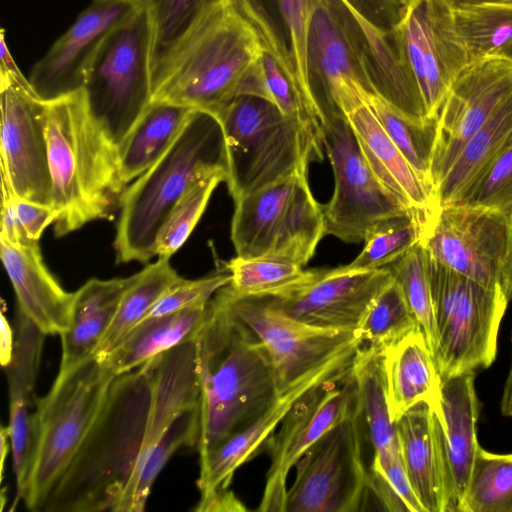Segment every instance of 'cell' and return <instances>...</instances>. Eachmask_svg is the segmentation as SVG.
<instances>
[{"instance_id": "cell-1", "label": "cell", "mask_w": 512, "mask_h": 512, "mask_svg": "<svg viewBox=\"0 0 512 512\" xmlns=\"http://www.w3.org/2000/svg\"><path fill=\"white\" fill-rule=\"evenodd\" d=\"M147 363L112 381L102 408L43 512H122L162 431L152 420Z\"/></svg>"}, {"instance_id": "cell-2", "label": "cell", "mask_w": 512, "mask_h": 512, "mask_svg": "<svg viewBox=\"0 0 512 512\" xmlns=\"http://www.w3.org/2000/svg\"><path fill=\"white\" fill-rule=\"evenodd\" d=\"M267 49L238 0H214L152 69L153 99L201 110L217 119L237 97L247 69Z\"/></svg>"}, {"instance_id": "cell-3", "label": "cell", "mask_w": 512, "mask_h": 512, "mask_svg": "<svg viewBox=\"0 0 512 512\" xmlns=\"http://www.w3.org/2000/svg\"><path fill=\"white\" fill-rule=\"evenodd\" d=\"M195 339L200 385V457L252 423L277 397L272 367L255 334L215 294Z\"/></svg>"}, {"instance_id": "cell-4", "label": "cell", "mask_w": 512, "mask_h": 512, "mask_svg": "<svg viewBox=\"0 0 512 512\" xmlns=\"http://www.w3.org/2000/svg\"><path fill=\"white\" fill-rule=\"evenodd\" d=\"M54 233L110 218L124 192L118 146L91 113L83 89L46 101Z\"/></svg>"}, {"instance_id": "cell-5", "label": "cell", "mask_w": 512, "mask_h": 512, "mask_svg": "<svg viewBox=\"0 0 512 512\" xmlns=\"http://www.w3.org/2000/svg\"><path fill=\"white\" fill-rule=\"evenodd\" d=\"M226 175L221 124L193 110L169 149L121 195L114 249L117 263H146L156 256V240L171 210L197 182Z\"/></svg>"}, {"instance_id": "cell-6", "label": "cell", "mask_w": 512, "mask_h": 512, "mask_svg": "<svg viewBox=\"0 0 512 512\" xmlns=\"http://www.w3.org/2000/svg\"><path fill=\"white\" fill-rule=\"evenodd\" d=\"M117 375L99 356L58 373L33 413V450L22 500L43 512L93 426Z\"/></svg>"}, {"instance_id": "cell-7", "label": "cell", "mask_w": 512, "mask_h": 512, "mask_svg": "<svg viewBox=\"0 0 512 512\" xmlns=\"http://www.w3.org/2000/svg\"><path fill=\"white\" fill-rule=\"evenodd\" d=\"M226 180L234 201L295 174H307L317 153L303 128L264 98L236 97L218 118Z\"/></svg>"}, {"instance_id": "cell-8", "label": "cell", "mask_w": 512, "mask_h": 512, "mask_svg": "<svg viewBox=\"0 0 512 512\" xmlns=\"http://www.w3.org/2000/svg\"><path fill=\"white\" fill-rule=\"evenodd\" d=\"M231 240L236 256L274 257L306 265L325 236L323 207L307 174H295L236 201Z\"/></svg>"}, {"instance_id": "cell-9", "label": "cell", "mask_w": 512, "mask_h": 512, "mask_svg": "<svg viewBox=\"0 0 512 512\" xmlns=\"http://www.w3.org/2000/svg\"><path fill=\"white\" fill-rule=\"evenodd\" d=\"M428 264L441 379L489 367L509 298L503 290L489 289L429 256Z\"/></svg>"}, {"instance_id": "cell-10", "label": "cell", "mask_w": 512, "mask_h": 512, "mask_svg": "<svg viewBox=\"0 0 512 512\" xmlns=\"http://www.w3.org/2000/svg\"><path fill=\"white\" fill-rule=\"evenodd\" d=\"M153 29L142 6L104 40L83 87L88 107L119 146L153 99Z\"/></svg>"}, {"instance_id": "cell-11", "label": "cell", "mask_w": 512, "mask_h": 512, "mask_svg": "<svg viewBox=\"0 0 512 512\" xmlns=\"http://www.w3.org/2000/svg\"><path fill=\"white\" fill-rule=\"evenodd\" d=\"M308 66L322 122L328 116L348 114L376 94L367 37L343 0H315Z\"/></svg>"}, {"instance_id": "cell-12", "label": "cell", "mask_w": 512, "mask_h": 512, "mask_svg": "<svg viewBox=\"0 0 512 512\" xmlns=\"http://www.w3.org/2000/svg\"><path fill=\"white\" fill-rule=\"evenodd\" d=\"M322 134L335 180L332 198L323 207L325 235L358 243L386 222L418 211L379 180L345 115L326 117Z\"/></svg>"}, {"instance_id": "cell-13", "label": "cell", "mask_w": 512, "mask_h": 512, "mask_svg": "<svg viewBox=\"0 0 512 512\" xmlns=\"http://www.w3.org/2000/svg\"><path fill=\"white\" fill-rule=\"evenodd\" d=\"M510 242L509 213L459 203L438 205L426 221L421 238L434 261L489 289L504 292Z\"/></svg>"}, {"instance_id": "cell-14", "label": "cell", "mask_w": 512, "mask_h": 512, "mask_svg": "<svg viewBox=\"0 0 512 512\" xmlns=\"http://www.w3.org/2000/svg\"><path fill=\"white\" fill-rule=\"evenodd\" d=\"M362 409L317 440L297 461L284 512H358L369 490L361 448Z\"/></svg>"}, {"instance_id": "cell-15", "label": "cell", "mask_w": 512, "mask_h": 512, "mask_svg": "<svg viewBox=\"0 0 512 512\" xmlns=\"http://www.w3.org/2000/svg\"><path fill=\"white\" fill-rule=\"evenodd\" d=\"M217 296L262 343L278 394L341 351L362 343L356 330H334L299 321L268 296H239L228 285Z\"/></svg>"}, {"instance_id": "cell-16", "label": "cell", "mask_w": 512, "mask_h": 512, "mask_svg": "<svg viewBox=\"0 0 512 512\" xmlns=\"http://www.w3.org/2000/svg\"><path fill=\"white\" fill-rule=\"evenodd\" d=\"M359 410L360 395L352 367L304 393L288 411L267 446L271 464L256 510L284 512L290 470L328 430Z\"/></svg>"}, {"instance_id": "cell-17", "label": "cell", "mask_w": 512, "mask_h": 512, "mask_svg": "<svg viewBox=\"0 0 512 512\" xmlns=\"http://www.w3.org/2000/svg\"><path fill=\"white\" fill-rule=\"evenodd\" d=\"M395 35L429 118H437L451 84L470 64L452 4L449 0H410Z\"/></svg>"}, {"instance_id": "cell-18", "label": "cell", "mask_w": 512, "mask_h": 512, "mask_svg": "<svg viewBox=\"0 0 512 512\" xmlns=\"http://www.w3.org/2000/svg\"><path fill=\"white\" fill-rule=\"evenodd\" d=\"M2 196L51 206L46 100L32 85L0 82Z\"/></svg>"}, {"instance_id": "cell-19", "label": "cell", "mask_w": 512, "mask_h": 512, "mask_svg": "<svg viewBox=\"0 0 512 512\" xmlns=\"http://www.w3.org/2000/svg\"><path fill=\"white\" fill-rule=\"evenodd\" d=\"M511 92L512 62L499 56L471 62L456 77L437 117L431 168L434 192L468 141Z\"/></svg>"}, {"instance_id": "cell-20", "label": "cell", "mask_w": 512, "mask_h": 512, "mask_svg": "<svg viewBox=\"0 0 512 512\" xmlns=\"http://www.w3.org/2000/svg\"><path fill=\"white\" fill-rule=\"evenodd\" d=\"M392 278L387 266L371 270H352L345 265L312 269L295 286L268 297L276 307L299 321L353 331Z\"/></svg>"}, {"instance_id": "cell-21", "label": "cell", "mask_w": 512, "mask_h": 512, "mask_svg": "<svg viewBox=\"0 0 512 512\" xmlns=\"http://www.w3.org/2000/svg\"><path fill=\"white\" fill-rule=\"evenodd\" d=\"M142 6L140 0H92L31 68L37 94L49 101L82 90L104 40Z\"/></svg>"}, {"instance_id": "cell-22", "label": "cell", "mask_w": 512, "mask_h": 512, "mask_svg": "<svg viewBox=\"0 0 512 512\" xmlns=\"http://www.w3.org/2000/svg\"><path fill=\"white\" fill-rule=\"evenodd\" d=\"M361 344L351 346L301 376L240 432L200 457L197 486L201 495L229 487L236 470L267 446L293 404L316 385L348 371Z\"/></svg>"}, {"instance_id": "cell-23", "label": "cell", "mask_w": 512, "mask_h": 512, "mask_svg": "<svg viewBox=\"0 0 512 512\" xmlns=\"http://www.w3.org/2000/svg\"><path fill=\"white\" fill-rule=\"evenodd\" d=\"M442 417L433 410L434 434L446 496L447 512H463L475 455L479 403L474 372L442 380Z\"/></svg>"}, {"instance_id": "cell-24", "label": "cell", "mask_w": 512, "mask_h": 512, "mask_svg": "<svg viewBox=\"0 0 512 512\" xmlns=\"http://www.w3.org/2000/svg\"><path fill=\"white\" fill-rule=\"evenodd\" d=\"M13 357L4 370L8 382L9 427L13 471L16 479L14 506L23 498L33 450L32 400L38 377L44 334L31 319L17 309Z\"/></svg>"}, {"instance_id": "cell-25", "label": "cell", "mask_w": 512, "mask_h": 512, "mask_svg": "<svg viewBox=\"0 0 512 512\" xmlns=\"http://www.w3.org/2000/svg\"><path fill=\"white\" fill-rule=\"evenodd\" d=\"M0 255L18 309L47 336L67 331L74 292L66 291L48 270L40 246H16L0 240Z\"/></svg>"}, {"instance_id": "cell-26", "label": "cell", "mask_w": 512, "mask_h": 512, "mask_svg": "<svg viewBox=\"0 0 512 512\" xmlns=\"http://www.w3.org/2000/svg\"><path fill=\"white\" fill-rule=\"evenodd\" d=\"M382 367L392 422L422 402L442 414V379L419 326L382 352Z\"/></svg>"}, {"instance_id": "cell-27", "label": "cell", "mask_w": 512, "mask_h": 512, "mask_svg": "<svg viewBox=\"0 0 512 512\" xmlns=\"http://www.w3.org/2000/svg\"><path fill=\"white\" fill-rule=\"evenodd\" d=\"M134 274L86 281L74 292L70 324L61 337L60 374L93 357L109 329Z\"/></svg>"}, {"instance_id": "cell-28", "label": "cell", "mask_w": 512, "mask_h": 512, "mask_svg": "<svg viewBox=\"0 0 512 512\" xmlns=\"http://www.w3.org/2000/svg\"><path fill=\"white\" fill-rule=\"evenodd\" d=\"M345 116L379 180L414 209L432 214L438 206L433 192L392 142L370 107L363 104Z\"/></svg>"}, {"instance_id": "cell-29", "label": "cell", "mask_w": 512, "mask_h": 512, "mask_svg": "<svg viewBox=\"0 0 512 512\" xmlns=\"http://www.w3.org/2000/svg\"><path fill=\"white\" fill-rule=\"evenodd\" d=\"M410 484L425 512H447V496L437 450L433 411L419 403L396 422Z\"/></svg>"}, {"instance_id": "cell-30", "label": "cell", "mask_w": 512, "mask_h": 512, "mask_svg": "<svg viewBox=\"0 0 512 512\" xmlns=\"http://www.w3.org/2000/svg\"><path fill=\"white\" fill-rule=\"evenodd\" d=\"M210 302L203 306L144 320L115 348L99 357L116 375H120L142 366L176 346L195 340L209 318Z\"/></svg>"}, {"instance_id": "cell-31", "label": "cell", "mask_w": 512, "mask_h": 512, "mask_svg": "<svg viewBox=\"0 0 512 512\" xmlns=\"http://www.w3.org/2000/svg\"><path fill=\"white\" fill-rule=\"evenodd\" d=\"M512 146V92L495 108L436 187L437 205L455 203Z\"/></svg>"}, {"instance_id": "cell-32", "label": "cell", "mask_w": 512, "mask_h": 512, "mask_svg": "<svg viewBox=\"0 0 512 512\" xmlns=\"http://www.w3.org/2000/svg\"><path fill=\"white\" fill-rule=\"evenodd\" d=\"M374 456L370 468L385 470L403 463L396 423L386 399L382 352L360 345L352 366Z\"/></svg>"}, {"instance_id": "cell-33", "label": "cell", "mask_w": 512, "mask_h": 512, "mask_svg": "<svg viewBox=\"0 0 512 512\" xmlns=\"http://www.w3.org/2000/svg\"><path fill=\"white\" fill-rule=\"evenodd\" d=\"M194 109L165 101H152L118 146L125 185L148 170L174 143Z\"/></svg>"}, {"instance_id": "cell-34", "label": "cell", "mask_w": 512, "mask_h": 512, "mask_svg": "<svg viewBox=\"0 0 512 512\" xmlns=\"http://www.w3.org/2000/svg\"><path fill=\"white\" fill-rule=\"evenodd\" d=\"M169 260V257H158L156 262L134 274L95 355H105L115 348L145 318L161 296L181 278Z\"/></svg>"}, {"instance_id": "cell-35", "label": "cell", "mask_w": 512, "mask_h": 512, "mask_svg": "<svg viewBox=\"0 0 512 512\" xmlns=\"http://www.w3.org/2000/svg\"><path fill=\"white\" fill-rule=\"evenodd\" d=\"M470 63L494 56L512 42V1L452 5Z\"/></svg>"}, {"instance_id": "cell-36", "label": "cell", "mask_w": 512, "mask_h": 512, "mask_svg": "<svg viewBox=\"0 0 512 512\" xmlns=\"http://www.w3.org/2000/svg\"><path fill=\"white\" fill-rule=\"evenodd\" d=\"M366 104L422 182L434 194L431 168L437 137V118L424 124L412 122L376 94L369 96Z\"/></svg>"}, {"instance_id": "cell-37", "label": "cell", "mask_w": 512, "mask_h": 512, "mask_svg": "<svg viewBox=\"0 0 512 512\" xmlns=\"http://www.w3.org/2000/svg\"><path fill=\"white\" fill-rule=\"evenodd\" d=\"M418 326L402 289L392 278L370 304L356 331L361 345L383 352Z\"/></svg>"}, {"instance_id": "cell-38", "label": "cell", "mask_w": 512, "mask_h": 512, "mask_svg": "<svg viewBox=\"0 0 512 512\" xmlns=\"http://www.w3.org/2000/svg\"><path fill=\"white\" fill-rule=\"evenodd\" d=\"M463 512H512V454L478 447Z\"/></svg>"}, {"instance_id": "cell-39", "label": "cell", "mask_w": 512, "mask_h": 512, "mask_svg": "<svg viewBox=\"0 0 512 512\" xmlns=\"http://www.w3.org/2000/svg\"><path fill=\"white\" fill-rule=\"evenodd\" d=\"M399 284L434 357L438 347L428 255L421 241L387 266Z\"/></svg>"}, {"instance_id": "cell-40", "label": "cell", "mask_w": 512, "mask_h": 512, "mask_svg": "<svg viewBox=\"0 0 512 512\" xmlns=\"http://www.w3.org/2000/svg\"><path fill=\"white\" fill-rule=\"evenodd\" d=\"M231 274L230 290L239 296H273L304 280L309 270L293 261L274 257L236 256L225 264Z\"/></svg>"}, {"instance_id": "cell-41", "label": "cell", "mask_w": 512, "mask_h": 512, "mask_svg": "<svg viewBox=\"0 0 512 512\" xmlns=\"http://www.w3.org/2000/svg\"><path fill=\"white\" fill-rule=\"evenodd\" d=\"M430 215L414 211L386 222L364 240L362 251L345 266L352 270H371L388 266L421 241L425 223Z\"/></svg>"}, {"instance_id": "cell-42", "label": "cell", "mask_w": 512, "mask_h": 512, "mask_svg": "<svg viewBox=\"0 0 512 512\" xmlns=\"http://www.w3.org/2000/svg\"><path fill=\"white\" fill-rule=\"evenodd\" d=\"M214 0H140L153 29L152 69L187 34Z\"/></svg>"}, {"instance_id": "cell-43", "label": "cell", "mask_w": 512, "mask_h": 512, "mask_svg": "<svg viewBox=\"0 0 512 512\" xmlns=\"http://www.w3.org/2000/svg\"><path fill=\"white\" fill-rule=\"evenodd\" d=\"M225 174H215L193 185L177 202L164 222L156 240V256L171 257L186 242L201 216L211 195Z\"/></svg>"}, {"instance_id": "cell-44", "label": "cell", "mask_w": 512, "mask_h": 512, "mask_svg": "<svg viewBox=\"0 0 512 512\" xmlns=\"http://www.w3.org/2000/svg\"><path fill=\"white\" fill-rule=\"evenodd\" d=\"M290 41V56L299 90L307 108L321 121L322 116L312 92L309 66L308 41L315 0H276Z\"/></svg>"}, {"instance_id": "cell-45", "label": "cell", "mask_w": 512, "mask_h": 512, "mask_svg": "<svg viewBox=\"0 0 512 512\" xmlns=\"http://www.w3.org/2000/svg\"><path fill=\"white\" fill-rule=\"evenodd\" d=\"M0 240L16 246H37L44 230L54 223L51 206L15 196L1 197Z\"/></svg>"}, {"instance_id": "cell-46", "label": "cell", "mask_w": 512, "mask_h": 512, "mask_svg": "<svg viewBox=\"0 0 512 512\" xmlns=\"http://www.w3.org/2000/svg\"><path fill=\"white\" fill-rule=\"evenodd\" d=\"M230 281L231 274L226 266L198 279L181 277L161 296L142 321L206 305Z\"/></svg>"}, {"instance_id": "cell-47", "label": "cell", "mask_w": 512, "mask_h": 512, "mask_svg": "<svg viewBox=\"0 0 512 512\" xmlns=\"http://www.w3.org/2000/svg\"><path fill=\"white\" fill-rule=\"evenodd\" d=\"M455 203L509 213L512 209V146Z\"/></svg>"}, {"instance_id": "cell-48", "label": "cell", "mask_w": 512, "mask_h": 512, "mask_svg": "<svg viewBox=\"0 0 512 512\" xmlns=\"http://www.w3.org/2000/svg\"><path fill=\"white\" fill-rule=\"evenodd\" d=\"M359 19L383 33H393L401 21L405 0H343Z\"/></svg>"}, {"instance_id": "cell-49", "label": "cell", "mask_w": 512, "mask_h": 512, "mask_svg": "<svg viewBox=\"0 0 512 512\" xmlns=\"http://www.w3.org/2000/svg\"><path fill=\"white\" fill-rule=\"evenodd\" d=\"M248 509L227 488H217L200 496L194 511L196 512H245Z\"/></svg>"}, {"instance_id": "cell-50", "label": "cell", "mask_w": 512, "mask_h": 512, "mask_svg": "<svg viewBox=\"0 0 512 512\" xmlns=\"http://www.w3.org/2000/svg\"><path fill=\"white\" fill-rule=\"evenodd\" d=\"M242 95L256 96L273 102L261 57L247 69L242 77L237 97Z\"/></svg>"}, {"instance_id": "cell-51", "label": "cell", "mask_w": 512, "mask_h": 512, "mask_svg": "<svg viewBox=\"0 0 512 512\" xmlns=\"http://www.w3.org/2000/svg\"><path fill=\"white\" fill-rule=\"evenodd\" d=\"M0 82H11L21 86L32 85L19 69L5 40V31L0 35Z\"/></svg>"}, {"instance_id": "cell-52", "label": "cell", "mask_w": 512, "mask_h": 512, "mask_svg": "<svg viewBox=\"0 0 512 512\" xmlns=\"http://www.w3.org/2000/svg\"><path fill=\"white\" fill-rule=\"evenodd\" d=\"M15 340L12 327L3 312H1L0 328V361L3 368L10 364L14 352Z\"/></svg>"}, {"instance_id": "cell-53", "label": "cell", "mask_w": 512, "mask_h": 512, "mask_svg": "<svg viewBox=\"0 0 512 512\" xmlns=\"http://www.w3.org/2000/svg\"><path fill=\"white\" fill-rule=\"evenodd\" d=\"M500 407L504 416L512 418V359L507 378L504 383Z\"/></svg>"}, {"instance_id": "cell-54", "label": "cell", "mask_w": 512, "mask_h": 512, "mask_svg": "<svg viewBox=\"0 0 512 512\" xmlns=\"http://www.w3.org/2000/svg\"><path fill=\"white\" fill-rule=\"evenodd\" d=\"M12 450L11 446V432L9 425L7 426H1L0 430V473H1V480H3V474H4V466H5V459L9 453V451Z\"/></svg>"}, {"instance_id": "cell-55", "label": "cell", "mask_w": 512, "mask_h": 512, "mask_svg": "<svg viewBox=\"0 0 512 512\" xmlns=\"http://www.w3.org/2000/svg\"><path fill=\"white\" fill-rule=\"evenodd\" d=\"M511 242L508 260L505 268V292L509 300L512 298V209L509 211Z\"/></svg>"}, {"instance_id": "cell-56", "label": "cell", "mask_w": 512, "mask_h": 512, "mask_svg": "<svg viewBox=\"0 0 512 512\" xmlns=\"http://www.w3.org/2000/svg\"><path fill=\"white\" fill-rule=\"evenodd\" d=\"M494 56H499L512 62V42L500 49Z\"/></svg>"}, {"instance_id": "cell-57", "label": "cell", "mask_w": 512, "mask_h": 512, "mask_svg": "<svg viewBox=\"0 0 512 512\" xmlns=\"http://www.w3.org/2000/svg\"><path fill=\"white\" fill-rule=\"evenodd\" d=\"M499 1H512V0H449L452 5L476 4L484 2H499Z\"/></svg>"}, {"instance_id": "cell-58", "label": "cell", "mask_w": 512, "mask_h": 512, "mask_svg": "<svg viewBox=\"0 0 512 512\" xmlns=\"http://www.w3.org/2000/svg\"><path fill=\"white\" fill-rule=\"evenodd\" d=\"M407 3L410 1V0H405Z\"/></svg>"}]
</instances>
